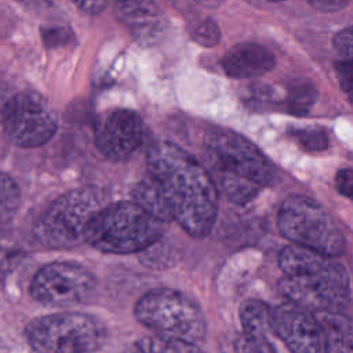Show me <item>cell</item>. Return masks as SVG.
Returning a JSON list of instances; mask_svg holds the SVG:
<instances>
[{
	"label": "cell",
	"instance_id": "cell-9",
	"mask_svg": "<svg viewBox=\"0 0 353 353\" xmlns=\"http://www.w3.org/2000/svg\"><path fill=\"white\" fill-rule=\"evenodd\" d=\"M95 284L97 280L87 268L74 262H51L36 272L29 292L46 306L65 307L85 302Z\"/></svg>",
	"mask_w": 353,
	"mask_h": 353
},
{
	"label": "cell",
	"instance_id": "cell-10",
	"mask_svg": "<svg viewBox=\"0 0 353 353\" xmlns=\"http://www.w3.org/2000/svg\"><path fill=\"white\" fill-rule=\"evenodd\" d=\"M1 124L7 138L21 148L41 146L57 131V121L46 98L30 90L15 91Z\"/></svg>",
	"mask_w": 353,
	"mask_h": 353
},
{
	"label": "cell",
	"instance_id": "cell-4",
	"mask_svg": "<svg viewBox=\"0 0 353 353\" xmlns=\"http://www.w3.org/2000/svg\"><path fill=\"white\" fill-rule=\"evenodd\" d=\"M108 203L97 186H83L58 196L33 225L36 241L52 250L72 248L85 240L94 215Z\"/></svg>",
	"mask_w": 353,
	"mask_h": 353
},
{
	"label": "cell",
	"instance_id": "cell-5",
	"mask_svg": "<svg viewBox=\"0 0 353 353\" xmlns=\"http://www.w3.org/2000/svg\"><path fill=\"white\" fill-rule=\"evenodd\" d=\"M277 228L294 245L332 258L345 252L346 239L341 226L320 203L307 196L292 194L281 203Z\"/></svg>",
	"mask_w": 353,
	"mask_h": 353
},
{
	"label": "cell",
	"instance_id": "cell-19",
	"mask_svg": "<svg viewBox=\"0 0 353 353\" xmlns=\"http://www.w3.org/2000/svg\"><path fill=\"white\" fill-rule=\"evenodd\" d=\"M218 192L221 190L230 201L236 204H247L252 201L259 192L263 189L262 186L243 179L237 176H228V175H216L212 178Z\"/></svg>",
	"mask_w": 353,
	"mask_h": 353
},
{
	"label": "cell",
	"instance_id": "cell-13",
	"mask_svg": "<svg viewBox=\"0 0 353 353\" xmlns=\"http://www.w3.org/2000/svg\"><path fill=\"white\" fill-rule=\"evenodd\" d=\"M223 72L234 79L259 77L274 66L273 54L256 43H240L228 50L221 61Z\"/></svg>",
	"mask_w": 353,
	"mask_h": 353
},
{
	"label": "cell",
	"instance_id": "cell-1",
	"mask_svg": "<svg viewBox=\"0 0 353 353\" xmlns=\"http://www.w3.org/2000/svg\"><path fill=\"white\" fill-rule=\"evenodd\" d=\"M146 175L156 185L170 222L194 239L211 232L219 192L199 160L175 143L157 142L146 153Z\"/></svg>",
	"mask_w": 353,
	"mask_h": 353
},
{
	"label": "cell",
	"instance_id": "cell-6",
	"mask_svg": "<svg viewBox=\"0 0 353 353\" xmlns=\"http://www.w3.org/2000/svg\"><path fill=\"white\" fill-rule=\"evenodd\" d=\"M134 316L159 336L197 343L205 334L201 309L181 291L156 288L143 294L134 306Z\"/></svg>",
	"mask_w": 353,
	"mask_h": 353
},
{
	"label": "cell",
	"instance_id": "cell-22",
	"mask_svg": "<svg viewBox=\"0 0 353 353\" xmlns=\"http://www.w3.org/2000/svg\"><path fill=\"white\" fill-rule=\"evenodd\" d=\"M296 142L306 150H324L328 146V135L321 128H303L292 132Z\"/></svg>",
	"mask_w": 353,
	"mask_h": 353
},
{
	"label": "cell",
	"instance_id": "cell-33",
	"mask_svg": "<svg viewBox=\"0 0 353 353\" xmlns=\"http://www.w3.org/2000/svg\"><path fill=\"white\" fill-rule=\"evenodd\" d=\"M270 1H280V0H270Z\"/></svg>",
	"mask_w": 353,
	"mask_h": 353
},
{
	"label": "cell",
	"instance_id": "cell-27",
	"mask_svg": "<svg viewBox=\"0 0 353 353\" xmlns=\"http://www.w3.org/2000/svg\"><path fill=\"white\" fill-rule=\"evenodd\" d=\"M41 37L47 47H58L68 41V33L62 28L41 29Z\"/></svg>",
	"mask_w": 353,
	"mask_h": 353
},
{
	"label": "cell",
	"instance_id": "cell-16",
	"mask_svg": "<svg viewBox=\"0 0 353 353\" xmlns=\"http://www.w3.org/2000/svg\"><path fill=\"white\" fill-rule=\"evenodd\" d=\"M241 332L272 336V307L258 299H247L240 305Z\"/></svg>",
	"mask_w": 353,
	"mask_h": 353
},
{
	"label": "cell",
	"instance_id": "cell-3",
	"mask_svg": "<svg viewBox=\"0 0 353 353\" xmlns=\"http://www.w3.org/2000/svg\"><path fill=\"white\" fill-rule=\"evenodd\" d=\"M164 226L132 200L106 203L91 219L84 241L102 252L132 254L152 247Z\"/></svg>",
	"mask_w": 353,
	"mask_h": 353
},
{
	"label": "cell",
	"instance_id": "cell-14",
	"mask_svg": "<svg viewBox=\"0 0 353 353\" xmlns=\"http://www.w3.org/2000/svg\"><path fill=\"white\" fill-rule=\"evenodd\" d=\"M120 19L141 39H153L163 28V17L154 0H110Z\"/></svg>",
	"mask_w": 353,
	"mask_h": 353
},
{
	"label": "cell",
	"instance_id": "cell-32",
	"mask_svg": "<svg viewBox=\"0 0 353 353\" xmlns=\"http://www.w3.org/2000/svg\"><path fill=\"white\" fill-rule=\"evenodd\" d=\"M196 1L204 7H218L223 0H196Z\"/></svg>",
	"mask_w": 353,
	"mask_h": 353
},
{
	"label": "cell",
	"instance_id": "cell-25",
	"mask_svg": "<svg viewBox=\"0 0 353 353\" xmlns=\"http://www.w3.org/2000/svg\"><path fill=\"white\" fill-rule=\"evenodd\" d=\"M247 101L252 103V106H268L273 102V91L269 85L255 84L250 87V94Z\"/></svg>",
	"mask_w": 353,
	"mask_h": 353
},
{
	"label": "cell",
	"instance_id": "cell-26",
	"mask_svg": "<svg viewBox=\"0 0 353 353\" xmlns=\"http://www.w3.org/2000/svg\"><path fill=\"white\" fill-rule=\"evenodd\" d=\"M335 70L336 76L339 80V84L342 90L350 97L352 88H353V68H352V61H345L341 59L335 63Z\"/></svg>",
	"mask_w": 353,
	"mask_h": 353
},
{
	"label": "cell",
	"instance_id": "cell-18",
	"mask_svg": "<svg viewBox=\"0 0 353 353\" xmlns=\"http://www.w3.org/2000/svg\"><path fill=\"white\" fill-rule=\"evenodd\" d=\"M319 92L307 80H294L288 84L285 95V109L295 116H305L317 101Z\"/></svg>",
	"mask_w": 353,
	"mask_h": 353
},
{
	"label": "cell",
	"instance_id": "cell-30",
	"mask_svg": "<svg viewBox=\"0 0 353 353\" xmlns=\"http://www.w3.org/2000/svg\"><path fill=\"white\" fill-rule=\"evenodd\" d=\"M350 0H307V3L320 10V11H327V12H334L345 8L349 4Z\"/></svg>",
	"mask_w": 353,
	"mask_h": 353
},
{
	"label": "cell",
	"instance_id": "cell-28",
	"mask_svg": "<svg viewBox=\"0 0 353 353\" xmlns=\"http://www.w3.org/2000/svg\"><path fill=\"white\" fill-rule=\"evenodd\" d=\"M335 185H336V189L341 194L346 196V197H350L352 196V190H353V175H352V170L350 168H345V170H341L338 174H336V178H335Z\"/></svg>",
	"mask_w": 353,
	"mask_h": 353
},
{
	"label": "cell",
	"instance_id": "cell-17",
	"mask_svg": "<svg viewBox=\"0 0 353 353\" xmlns=\"http://www.w3.org/2000/svg\"><path fill=\"white\" fill-rule=\"evenodd\" d=\"M125 353H204L196 343L164 338L159 335L143 336L132 342Z\"/></svg>",
	"mask_w": 353,
	"mask_h": 353
},
{
	"label": "cell",
	"instance_id": "cell-11",
	"mask_svg": "<svg viewBox=\"0 0 353 353\" xmlns=\"http://www.w3.org/2000/svg\"><path fill=\"white\" fill-rule=\"evenodd\" d=\"M143 139V120L130 109L108 110L98 117L94 127L97 149L113 161H123L131 157L141 148Z\"/></svg>",
	"mask_w": 353,
	"mask_h": 353
},
{
	"label": "cell",
	"instance_id": "cell-12",
	"mask_svg": "<svg viewBox=\"0 0 353 353\" xmlns=\"http://www.w3.org/2000/svg\"><path fill=\"white\" fill-rule=\"evenodd\" d=\"M272 331L290 353H325L316 314L295 303L288 302L272 309Z\"/></svg>",
	"mask_w": 353,
	"mask_h": 353
},
{
	"label": "cell",
	"instance_id": "cell-20",
	"mask_svg": "<svg viewBox=\"0 0 353 353\" xmlns=\"http://www.w3.org/2000/svg\"><path fill=\"white\" fill-rule=\"evenodd\" d=\"M19 201L21 194L15 181L7 174L0 172V225L12 218Z\"/></svg>",
	"mask_w": 353,
	"mask_h": 353
},
{
	"label": "cell",
	"instance_id": "cell-24",
	"mask_svg": "<svg viewBox=\"0 0 353 353\" xmlns=\"http://www.w3.org/2000/svg\"><path fill=\"white\" fill-rule=\"evenodd\" d=\"M334 47L341 57V59L352 61L353 55V37H352V28L347 26L338 32L334 37Z\"/></svg>",
	"mask_w": 353,
	"mask_h": 353
},
{
	"label": "cell",
	"instance_id": "cell-31",
	"mask_svg": "<svg viewBox=\"0 0 353 353\" xmlns=\"http://www.w3.org/2000/svg\"><path fill=\"white\" fill-rule=\"evenodd\" d=\"M14 94H15V91H12L11 87L6 81L0 80V124L3 123V120L8 112L11 98Z\"/></svg>",
	"mask_w": 353,
	"mask_h": 353
},
{
	"label": "cell",
	"instance_id": "cell-2",
	"mask_svg": "<svg viewBox=\"0 0 353 353\" xmlns=\"http://www.w3.org/2000/svg\"><path fill=\"white\" fill-rule=\"evenodd\" d=\"M280 291L288 302L317 312H343L350 303V280L332 256L299 245H287L279 255Z\"/></svg>",
	"mask_w": 353,
	"mask_h": 353
},
{
	"label": "cell",
	"instance_id": "cell-21",
	"mask_svg": "<svg viewBox=\"0 0 353 353\" xmlns=\"http://www.w3.org/2000/svg\"><path fill=\"white\" fill-rule=\"evenodd\" d=\"M236 353H277L270 336L241 332L234 342Z\"/></svg>",
	"mask_w": 353,
	"mask_h": 353
},
{
	"label": "cell",
	"instance_id": "cell-23",
	"mask_svg": "<svg viewBox=\"0 0 353 353\" xmlns=\"http://www.w3.org/2000/svg\"><path fill=\"white\" fill-rule=\"evenodd\" d=\"M192 36L194 41L203 46H215L221 37V33L214 21L205 19L196 25V28L192 32Z\"/></svg>",
	"mask_w": 353,
	"mask_h": 353
},
{
	"label": "cell",
	"instance_id": "cell-7",
	"mask_svg": "<svg viewBox=\"0 0 353 353\" xmlns=\"http://www.w3.org/2000/svg\"><path fill=\"white\" fill-rule=\"evenodd\" d=\"M25 334L36 353H94L106 339L98 319L77 312L37 317L26 325Z\"/></svg>",
	"mask_w": 353,
	"mask_h": 353
},
{
	"label": "cell",
	"instance_id": "cell-29",
	"mask_svg": "<svg viewBox=\"0 0 353 353\" xmlns=\"http://www.w3.org/2000/svg\"><path fill=\"white\" fill-rule=\"evenodd\" d=\"M70 1L74 3V6L81 11L92 15L102 12L108 6V0H70Z\"/></svg>",
	"mask_w": 353,
	"mask_h": 353
},
{
	"label": "cell",
	"instance_id": "cell-15",
	"mask_svg": "<svg viewBox=\"0 0 353 353\" xmlns=\"http://www.w3.org/2000/svg\"><path fill=\"white\" fill-rule=\"evenodd\" d=\"M314 314L323 331L325 353H352V319L343 312H317Z\"/></svg>",
	"mask_w": 353,
	"mask_h": 353
},
{
	"label": "cell",
	"instance_id": "cell-8",
	"mask_svg": "<svg viewBox=\"0 0 353 353\" xmlns=\"http://www.w3.org/2000/svg\"><path fill=\"white\" fill-rule=\"evenodd\" d=\"M204 152L215 176H237L262 188L276 183L277 170L272 161L251 141L234 131H208L204 137Z\"/></svg>",
	"mask_w": 353,
	"mask_h": 353
}]
</instances>
